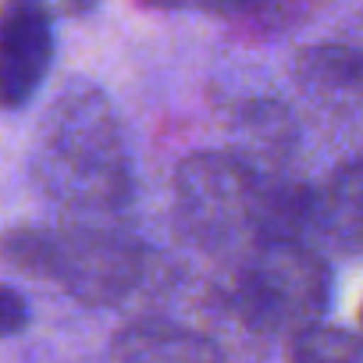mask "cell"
I'll return each mask as SVG.
<instances>
[{
	"label": "cell",
	"instance_id": "cell-1",
	"mask_svg": "<svg viewBox=\"0 0 363 363\" xmlns=\"http://www.w3.org/2000/svg\"><path fill=\"white\" fill-rule=\"evenodd\" d=\"M33 178L65 214L121 218L132 200V157L107 93L72 86L54 100L36 135Z\"/></svg>",
	"mask_w": 363,
	"mask_h": 363
},
{
	"label": "cell",
	"instance_id": "cell-2",
	"mask_svg": "<svg viewBox=\"0 0 363 363\" xmlns=\"http://www.w3.org/2000/svg\"><path fill=\"white\" fill-rule=\"evenodd\" d=\"M0 264L61 285L82 306H118L143 278L139 235L111 214H65L61 225H15L0 235Z\"/></svg>",
	"mask_w": 363,
	"mask_h": 363
},
{
	"label": "cell",
	"instance_id": "cell-3",
	"mask_svg": "<svg viewBox=\"0 0 363 363\" xmlns=\"http://www.w3.org/2000/svg\"><path fill=\"white\" fill-rule=\"evenodd\" d=\"M331 299V267L296 239H260L239 260L228 306L257 335H303L317 328Z\"/></svg>",
	"mask_w": 363,
	"mask_h": 363
},
{
	"label": "cell",
	"instance_id": "cell-4",
	"mask_svg": "<svg viewBox=\"0 0 363 363\" xmlns=\"http://www.w3.org/2000/svg\"><path fill=\"white\" fill-rule=\"evenodd\" d=\"M171 186L178 228L196 246L218 250L239 235H253L260 178L246 171L228 150H200L178 160Z\"/></svg>",
	"mask_w": 363,
	"mask_h": 363
},
{
	"label": "cell",
	"instance_id": "cell-5",
	"mask_svg": "<svg viewBox=\"0 0 363 363\" xmlns=\"http://www.w3.org/2000/svg\"><path fill=\"white\" fill-rule=\"evenodd\" d=\"M54 61V26L47 8L15 4L0 8V107H26L43 86Z\"/></svg>",
	"mask_w": 363,
	"mask_h": 363
},
{
	"label": "cell",
	"instance_id": "cell-6",
	"mask_svg": "<svg viewBox=\"0 0 363 363\" xmlns=\"http://www.w3.org/2000/svg\"><path fill=\"white\" fill-rule=\"evenodd\" d=\"M299 143L292 111L281 100L257 96L235 111L228 153L257 178H281Z\"/></svg>",
	"mask_w": 363,
	"mask_h": 363
},
{
	"label": "cell",
	"instance_id": "cell-7",
	"mask_svg": "<svg viewBox=\"0 0 363 363\" xmlns=\"http://www.w3.org/2000/svg\"><path fill=\"white\" fill-rule=\"evenodd\" d=\"M107 363H221V352L207 335L178 320L143 317L111 338Z\"/></svg>",
	"mask_w": 363,
	"mask_h": 363
},
{
	"label": "cell",
	"instance_id": "cell-8",
	"mask_svg": "<svg viewBox=\"0 0 363 363\" xmlns=\"http://www.w3.org/2000/svg\"><path fill=\"white\" fill-rule=\"evenodd\" d=\"M292 79L306 96L328 107L359 104L363 100V50L345 47V43H313L296 54Z\"/></svg>",
	"mask_w": 363,
	"mask_h": 363
},
{
	"label": "cell",
	"instance_id": "cell-9",
	"mask_svg": "<svg viewBox=\"0 0 363 363\" xmlns=\"http://www.w3.org/2000/svg\"><path fill=\"white\" fill-rule=\"evenodd\" d=\"M317 232L345 250H363V157L342 164L317 189Z\"/></svg>",
	"mask_w": 363,
	"mask_h": 363
},
{
	"label": "cell",
	"instance_id": "cell-10",
	"mask_svg": "<svg viewBox=\"0 0 363 363\" xmlns=\"http://www.w3.org/2000/svg\"><path fill=\"white\" fill-rule=\"evenodd\" d=\"M292 363H363V335L317 324L292 338Z\"/></svg>",
	"mask_w": 363,
	"mask_h": 363
},
{
	"label": "cell",
	"instance_id": "cell-11",
	"mask_svg": "<svg viewBox=\"0 0 363 363\" xmlns=\"http://www.w3.org/2000/svg\"><path fill=\"white\" fill-rule=\"evenodd\" d=\"M29 324V303L18 289L0 285V338H11L18 331H26Z\"/></svg>",
	"mask_w": 363,
	"mask_h": 363
},
{
	"label": "cell",
	"instance_id": "cell-12",
	"mask_svg": "<svg viewBox=\"0 0 363 363\" xmlns=\"http://www.w3.org/2000/svg\"><path fill=\"white\" fill-rule=\"evenodd\" d=\"M359 324H363V303H359Z\"/></svg>",
	"mask_w": 363,
	"mask_h": 363
}]
</instances>
